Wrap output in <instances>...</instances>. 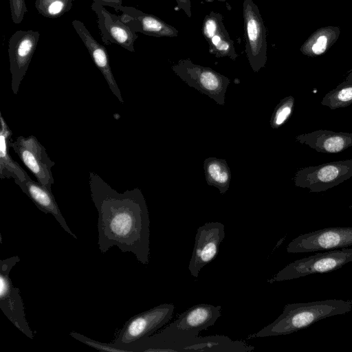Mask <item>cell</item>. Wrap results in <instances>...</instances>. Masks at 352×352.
Instances as JSON below:
<instances>
[{
	"label": "cell",
	"mask_w": 352,
	"mask_h": 352,
	"mask_svg": "<svg viewBox=\"0 0 352 352\" xmlns=\"http://www.w3.org/2000/svg\"><path fill=\"white\" fill-rule=\"evenodd\" d=\"M69 335L76 340L99 351L108 352H131L126 347L115 344L113 342H100L75 331L71 332Z\"/></svg>",
	"instance_id": "27"
},
{
	"label": "cell",
	"mask_w": 352,
	"mask_h": 352,
	"mask_svg": "<svg viewBox=\"0 0 352 352\" xmlns=\"http://www.w3.org/2000/svg\"><path fill=\"white\" fill-rule=\"evenodd\" d=\"M340 29L337 26L320 28L313 32L304 42L300 51L309 57L324 54L338 40Z\"/></svg>",
	"instance_id": "22"
},
{
	"label": "cell",
	"mask_w": 352,
	"mask_h": 352,
	"mask_svg": "<svg viewBox=\"0 0 352 352\" xmlns=\"http://www.w3.org/2000/svg\"><path fill=\"white\" fill-rule=\"evenodd\" d=\"M91 8L97 15L102 41L107 45L116 44L134 52V43L138 38L136 32L120 16L111 13L103 5L93 1Z\"/></svg>",
	"instance_id": "14"
},
{
	"label": "cell",
	"mask_w": 352,
	"mask_h": 352,
	"mask_svg": "<svg viewBox=\"0 0 352 352\" xmlns=\"http://www.w3.org/2000/svg\"><path fill=\"white\" fill-rule=\"evenodd\" d=\"M174 310L173 304L163 303L133 316L117 333L113 343L128 348L131 343L154 333L166 324Z\"/></svg>",
	"instance_id": "8"
},
{
	"label": "cell",
	"mask_w": 352,
	"mask_h": 352,
	"mask_svg": "<svg viewBox=\"0 0 352 352\" xmlns=\"http://www.w3.org/2000/svg\"><path fill=\"white\" fill-rule=\"evenodd\" d=\"M225 238V226L220 222H208L198 228L188 270L197 278L201 270L217 256Z\"/></svg>",
	"instance_id": "13"
},
{
	"label": "cell",
	"mask_w": 352,
	"mask_h": 352,
	"mask_svg": "<svg viewBox=\"0 0 352 352\" xmlns=\"http://www.w3.org/2000/svg\"><path fill=\"white\" fill-rule=\"evenodd\" d=\"M352 310V300L327 299L287 304L282 314L272 323L247 339L285 336L307 328L315 322Z\"/></svg>",
	"instance_id": "3"
},
{
	"label": "cell",
	"mask_w": 352,
	"mask_h": 352,
	"mask_svg": "<svg viewBox=\"0 0 352 352\" xmlns=\"http://www.w3.org/2000/svg\"><path fill=\"white\" fill-rule=\"evenodd\" d=\"M122 21L135 32L155 37H176L179 31L159 17L131 6H121Z\"/></svg>",
	"instance_id": "16"
},
{
	"label": "cell",
	"mask_w": 352,
	"mask_h": 352,
	"mask_svg": "<svg viewBox=\"0 0 352 352\" xmlns=\"http://www.w3.org/2000/svg\"><path fill=\"white\" fill-rule=\"evenodd\" d=\"M350 262H352V248L327 250L289 263L267 282L272 283L311 274L331 272Z\"/></svg>",
	"instance_id": "4"
},
{
	"label": "cell",
	"mask_w": 352,
	"mask_h": 352,
	"mask_svg": "<svg viewBox=\"0 0 352 352\" xmlns=\"http://www.w3.org/2000/svg\"><path fill=\"white\" fill-rule=\"evenodd\" d=\"M9 1L12 20L14 23L19 24L22 22L28 12L25 0H9Z\"/></svg>",
	"instance_id": "28"
},
{
	"label": "cell",
	"mask_w": 352,
	"mask_h": 352,
	"mask_svg": "<svg viewBox=\"0 0 352 352\" xmlns=\"http://www.w3.org/2000/svg\"><path fill=\"white\" fill-rule=\"evenodd\" d=\"M72 25L87 47L94 64L104 76L110 90L118 100L123 104L124 100L113 75L106 48L93 37L82 22L75 19L72 21Z\"/></svg>",
	"instance_id": "17"
},
{
	"label": "cell",
	"mask_w": 352,
	"mask_h": 352,
	"mask_svg": "<svg viewBox=\"0 0 352 352\" xmlns=\"http://www.w3.org/2000/svg\"><path fill=\"white\" fill-rule=\"evenodd\" d=\"M204 169L209 186L216 187L221 194L229 188L231 173L225 160L210 157L205 160Z\"/></svg>",
	"instance_id": "23"
},
{
	"label": "cell",
	"mask_w": 352,
	"mask_h": 352,
	"mask_svg": "<svg viewBox=\"0 0 352 352\" xmlns=\"http://www.w3.org/2000/svg\"><path fill=\"white\" fill-rule=\"evenodd\" d=\"M174 73L188 85L224 105L225 94L230 80L214 69L181 59L171 67Z\"/></svg>",
	"instance_id": "5"
},
{
	"label": "cell",
	"mask_w": 352,
	"mask_h": 352,
	"mask_svg": "<svg viewBox=\"0 0 352 352\" xmlns=\"http://www.w3.org/2000/svg\"><path fill=\"white\" fill-rule=\"evenodd\" d=\"M10 146L37 182L48 188L54 183L52 168L55 165L43 146L34 135L18 136L10 142Z\"/></svg>",
	"instance_id": "11"
},
{
	"label": "cell",
	"mask_w": 352,
	"mask_h": 352,
	"mask_svg": "<svg viewBox=\"0 0 352 352\" xmlns=\"http://www.w3.org/2000/svg\"><path fill=\"white\" fill-rule=\"evenodd\" d=\"M295 99L289 96L282 99L275 107L270 120V126L276 129L283 126L291 117L294 108Z\"/></svg>",
	"instance_id": "26"
},
{
	"label": "cell",
	"mask_w": 352,
	"mask_h": 352,
	"mask_svg": "<svg viewBox=\"0 0 352 352\" xmlns=\"http://www.w3.org/2000/svg\"><path fill=\"white\" fill-rule=\"evenodd\" d=\"M352 245V227H331L300 234L287 246L288 253H307Z\"/></svg>",
	"instance_id": "10"
},
{
	"label": "cell",
	"mask_w": 352,
	"mask_h": 352,
	"mask_svg": "<svg viewBox=\"0 0 352 352\" xmlns=\"http://www.w3.org/2000/svg\"><path fill=\"white\" fill-rule=\"evenodd\" d=\"M22 191L33 201L36 206L45 214L53 215L62 228L74 239L76 235L70 230L52 192L51 188L28 177L25 180L14 179Z\"/></svg>",
	"instance_id": "18"
},
{
	"label": "cell",
	"mask_w": 352,
	"mask_h": 352,
	"mask_svg": "<svg viewBox=\"0 0 352 352\" xmlns=\"http://www.w3.org/2000/svg\"><path fill=\"white\" fill-rule=\"evenodd\" d=\"M245 52L254 72L265 67L267 62V30L258 6L252 0L243 3Z\"/></svg>",
	"instance_id": "7"
},
{
	"label": "cell",
	"mask_w": 352,
	"mask_h": 352,
	"mask_svg": "<svg viewBox=\"0 0 352 352\" xmlns=\"http://www.w3.org/2000/svg\"><path fill=\"white\" fill-rule=\"evenodd\" d=\"M352 177V159L327 162L301 168L293 181L297 187L309 192H320L340 184Z\"/></svg>",
	"instance_id": "6"
},
{
	"label": "cell",
	"mask_w": 352,
	"mask_h": 352,
	"mask_svg": "<svg viewBox=\"0 0 352 352\" xmlns=\"http://www.w3.org/2000/svg\"><path fill=\"white\" fill-rule=\"evenodd\" d=\"M104 6H109L113 8L116 11L119 12V8L122 6V0H93Z\"/></svg>",
	"instance_id": "30"
},
{
	"label": "cell",
	"mask_w": 352,
	"mask_h": 352,
	"mask_svg": "<svg viewBox=\"0 0 352 352\" xmlns=\"http://www.w3.org/2000/svg\"><path fill=\"white\" fill-rule=\"evenodd\" d=\"M74 0H35L37 11L43 16L58 18L69 11Z\"/></svg>",
	"instance_id": "25"
},
{
	"label": "cell",
	"mask_w": 352,
	"mask_h": 352,
	"mask_svg": "<svg viewBox=\"0 0 352 352\" xmlns=\"http://www.w3.org/2000/svg\"><path fill=\"white\" fill-rule=\"evenodd\" d=\"M202 34L208 44V51L217 58L228 57L235 60L238 54L234 41L230 38L222 14L214 11L205 16L202 25Z\"/></svg>",
	"instance_id": "15"
},
{
	"label": "cell",
	"mask_w": 352,
	"mask_h": 352,
	"mask_svg": "<svg viewBox=\"0 0 352 352\" xmlns=\"http://www.w3.org/2000/svg\"><path fill=\"white\" fill-rule=\"evenodd\" d=\"M0 179L25 180L30 177L12 158L10 148L12 131L0 111Z\"/></svg>",
	"instance_id": "21"
},
{
	"label": "cell",
	"mask_w": 352,
	"mask_h": 352,
	"mask_svg": "<svg viewBox=\"0 0 352 352\" xmlns=\"http://www.w3.org/2000/svg\"><path fill=\"white\" fill-rule=\"evenodd\" d=\"M349 208L352 209V205L349 206Z\"/></svg>",
	"instance_id": "33"
},
{
	"label": "cell",
	"mask_w": 352,
	"mask_h": 352,
	"mask_svg": "<svg viewBox=\"0 0 352 352\" xmlns=\"http://www.w3.org/2000/svg\"><path fill=\"white\" fill-rule=\"evenodd\" d=\"M20 261L19 256L0 260V308L20 331L33 339L34 333L26 320L19 289L14 287L10 278L12 269Z\"/></svg>",
	"instance_id": "9"
},
{
	"label": "cell",
	"mask_w": 352,
	"mask_h": 352,
	"mask_svg": "<svg viewBox=\"0 0 352 352\" xmlns=\"http://www.w3.org/2000/svg\"><path fill=\"white\" fill-rule=\"evenodd\" d=\"M91 197L97 210L98 248L106 253L113 246L133 253L147 265L150 255V219L142 191L135 188L120 193L98 174L89 172Z\"/></svg>",
	"instance_id": "1"
},
{
	"label": "cell",
	"mask_w": 352,
	"mask_h": 352,
	"mask_svg": "<svg viewBox=\"0 0 352 352\" xmlns=\"http://www.w3.org/2000/svg\"><path fill=\"white\" fill-rule=\"evenodd\" d=\"M179 10H182L188 17L192 16L190 0H175Z\"/></svg>",
	"instance_id": "29"
},
{
	"label": "cell",
	"mask_w": 352,
	"mask_h": 352,
	"mask_svg": "<svg viewBox=\"0 0 352 352\" xmlns=\"http://www.w3.org/2000/svg\"><path fill=\"white\" fill-rule=\"evenodd\" d=\"M206 2H212L214 1V0H205ZM219 1H221V2H223V1H226V0H217Z\"/></svg>",
	"instance_id": "32"
},
{
	"label": "cell",
	"mask_w": 352,
	"mask_h": 352,
	"mask_svg": "<svg viewBox=\"0 0 352 352\" xmlns=\"http://www.w3.org/2000/svg\"><path fill=\"white\" fill-rule=\"evenodd\" d=\"M321 104L333 110L352 104V82L344 81L323 97Z\"/></svg>",
	"instance_id": "24"
},
{
	"label": "cell",
	"mask_w": 352,
	"mask_h": 352,
	"mask_svg": "<svg viewBox=\"0 0 352 352\" xmlns=\"http://www.w3.org/2000/svg\"><path fill=\"white\" fill-rule=\"evenodd\" d=\"M221 307L201 303L195 305L181 314L169 325L179 329L201 331L214 324L221 316Z\"/></svg>",
	"instance_id": "20"
},
{
	"label": "cell",
	"mask_w": 352,
	"mask_h": 352,
	"mask_svg": "<svg viewBox=\"0 0 352 352\" xmlns=\"http://www.w3.org/2000/svg\"><path fill=\"white\" fill-rule=\"evenodd\" d=\"M344 81L352 82V69H351L349 71H348L347 75L346 76Z\"/></svg>",
	"instance_id": "31"
},
{
	"label": "cell",
	"mask_w": 352,
	"mask_h": 352,
	"mask_svg": "<svg viewBox=\"0 0 352 352\" xmlns=\"http://www.w3.org/2000/svg\"><path fill=\"white\" fill-rule=\"evenodd\" d=\"M40 33L37 31L18 30L10 38L8 56L11 73V89L17 94L36 48Z\"/></svg>",
	"instance_id": "12"
},
{
	"label": "cell",
	"mask_w": 352,
	"mask_h": 352,
	"mask_svg": "<svg viewBox=\"0 0 352 352\" xmlns=\"http://www.w3.org/2000/svg\"><path fill=\"white\" fill-rule=\"evenodd\" d=\"M200 332L169 324L162 331L131 343V352H250L254 346L223 335L199 336Z\"/></svg>",
	"instance_id": "2"
},
{
	"label": "cell",
	"mask_w": 352,
	"mask_h": 352,
	"mask_svg": "<svg viewBox=\"0 0 352 352\" xmlns=\"http://www.w3.org/2000/svg\"><path fill=\"white\" fill-rule=\"evenodd\" d=\"M296 140L324 153H338L352 147V133L318 129L298 135Z\"/></svg>",
	"instance_id": "19"
}]
</instances>
